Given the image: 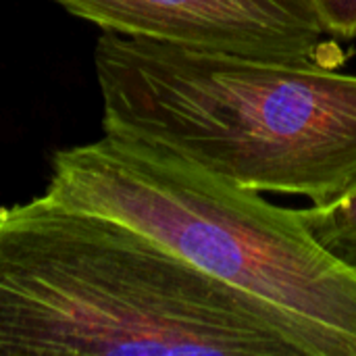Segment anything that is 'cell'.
<instances>
[{
  "label": "cell",
  "instance_id": "cell-1",
  "mask_svg": "<svg viewBox=\"0 0 356 356\" xmlns=\"http://www.w3.org/2000/svg\"><path fill=\"white\" fill-rule=\"evenodd\" d=\"M305 356L261 307L106 215L0 207V356Z\"/></svg>",
  "mask_w": 356,
  "mask_h": 356
},
{
  "label": "cell",
  "instance_id": "cell-2",
  "mask_svg": "<svg viewBox=\"0 0 356 356\" xmlns=\"http://www.w3.org/2000/svg\"><path fill=\"white\" fill-rule=\"evenodd\" d=\"M102 131L259 194L323 204L356 181V73L104 31Z\"/></svg>",
  "mask_w": 356,
  "mask_h": 356
},
{
  "label": "cell",
  "instance_id": "cell-3",
  "mask_svg": "<svg viewBox=\"0 0 356 356\" xmlns=\"http://www.w3.org/2000/svg\"><path fill=\"white\" fill-rule=\"evenodd\" d=\"M46 194L125 223L267 311L305 356H356V271L300 209L104 134L56 150Z\"/></svg>",
  "mask_w": 356,
  "mask_h": 356
},
{
  "label": "cell",
  "instance_id": "cell-4",
  "mask_svg": "<svg viewBox=\"0 0 356 356\" xmlns=\"http://www.w3.org/2000/svg\"><path fill=\"white\" fill-rule=\"evenodd\" d=\"M104 31L198 50L323 60L342 50L311 0H52Z\"/></svg>",
  "mask_w": 356,
  "mask_h": 356
},
{
  "label": "cell",
  "instance_id": "cell-5",
  "mask_svg": "<svg viewBox=\"0 0 356 356\" xmlns=\"http://www.w3.org/2000/svg\"><path fill=\"white\" fill-rule=\"evenodd\" d=\"M313 238L340 263L356 271V181L323 204L300 209Z\"/></svg>",
  "mask_w": 356,
  "mask_h": 356
},
{
  "label": "cell",
  "instance_id": "cell-6",
  "mask_svg": "<svg viewBox=\"0 0 356 356\" xmlns=\"http://www.w3.org/2000/svg\"><path fill=\"white\" fill-rule=\"evenodd\" d=\"M321 25L336 40H356V0H311Z\"/></svg>",
  "mask_w": 356,
  "mask_h": 356
}]
</instances>
